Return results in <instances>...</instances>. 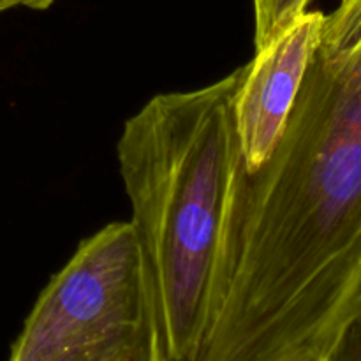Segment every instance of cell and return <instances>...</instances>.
Masks as SVG:
<instances>
[{"mask_svg":"<svg viewBox=\"0 0 361 361\" xmlns=\"http://www.w3.org/2000/svg\"><path fill=\"white\" fill-rule=\"evenodd\" d=\"M360 314L361 0H341L277 148L236 178L207 341L228 361H295Z\"/></svg>","mask_w":361,"mask_h":361,"instance_id":"6da1fadb","label":"cell"},{"mask_svg":"<svg viewBox=\"0 0 361 361\" xmlns=\"http://www.w3.org/2000/svg\"><path fill=\"white\" fill-rule=\"evenodd\" d=\"M245 66L152 97L116 145L130 224L157 300L169 361H189L208 310L233 187L243 169L235 95Z\"/></svg>","mask_w":361,"mask_h":361,"instance_id":"7a4b0ae2","label":"cell"},{"mask_svg":"<svg viewBox=\"0 0 361 361\" xmlns=\"http://www.w3.org/2000/svg\"><path fill=\"white\" fill-rule=\"evenodd\" d=\"M7 361H169L130 222L80 242L37 296Z\"/></svg>","mask_w":361,"mask_h":361,"instance_id":"3957f363","label":"cell"},{"mask_svg":"<svg viewBox=\"0 0 361 361\" xmlns=\"http://www.w3.org/2000/svg\"><path fill=\"white\" fill-rule=\"evenodd\" d=\"M323 23V11H305L245 63L235 95V122L247 171L259 169L282 140Z\"/></svg>","mask_w":361,"mask_h":361,"instance_id":"277c9868","label":"cell"},{"mask_svg":"<svg viewBox=\"0 0 361 361\" xmlns=\"http://www.w3.org/2000/svg\"><path fill=\"white\" fill-rule=\"evenodd\" d=\"M312 2L314 0H252L256 49L263 48L300 14L309 11Z\"/></svg>","mask_w":361,"mask_h":361,"instance_id":"5b68a950","label":"cell"},{"mask_svg":"<svg viewBox=\"0 0 361 361\" xmlns=\"http://www.w3.org/2000/svg\"><path fill=\"white\" fill-rule=\"evenodd\" d=\"M326 361H361V314L345 326Z\"/></svg>","mask_w":361,"mask_h":361,"instance_id":"8992f818","label":"cell"},{"mask_svg":"<svg viewBox=\"0 0 361 361\" xmlns=\"http://www.w3.org/2000/svg\"><path fill=\"white\" fill-rule=\"evenodd\" d=\"M21 7H28L34 11H46L56 2V0H20Z\"/></svg>","mask_w":361,"mask_h":361,"instance_id":"52a82bcc","label":"cell"},{"mask_svg":"<svg viewBox=\"0 0 361 361\" xmlns=\"http://www.w3.org/2000/svg\"><path fill=\"white\" fill-rule=\"evenodd\" d=\"M14 7H21L20 0H0V14L9 9H14Z\"/></svg>","mask_w":361,"mask_h":361,"instance_id":"ba28073f","label":"cell"},{"mask_svg":"<svg viewBox=\"0 0 361 361\" xmlns=\"http://www.w3.org/2000/svg\"><path fill=\"white\" fill-rule=\"evenodd\" d=\"M326 358H310V360H300V361H326Z\"/></svg>","mask_w":361,"mask_h":361,"instance_id":"9c48e42d","label":"cell"}]
</instances>
